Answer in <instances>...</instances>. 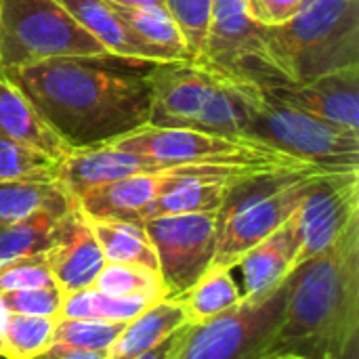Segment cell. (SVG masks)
Returning <instances> with one entry per match:
<instances>
[{"mask_svg":"<svg viewBox=\"0 0 359 359\" xmlns=\"http://www.w3.org/2000/svg\"><path fill=\"white\" fill-rule=\"evenodd\" d=\"M160 61L114 53L57 57L2 69L72 147L111 143L145 124L151 109V69Z\"/></svg>","mask_w":359,"mask_h":359,"instance_id":"6da1fadb","label":"cell"},{"mask_svg":"<svg viewBox=\"0 0 359 359\" xmlns=\"http://www.w3.org/2000/svg\"><path fill=\"white\" fill-rule=\"evenodd\" d=\"M359 332V221L292 269L271 353L349 359Z\"/></svg>","mask_w":359,"mask_h":359,"instance_id":"7a4b0ae2","label":"cell"},{"mask_svg":"<svg viewBox=\"0 0 359 359\" xmlns=\"http://www.w3.org/2000/svg\"><path fill=\"white\" fill-rule=\"evenodd\" d=\"M263 44L290 84L359 65V0H305L288 21L263 25Z\"/></svg>","mask_w":359,"mask_h":359,"instance_id":"3957f363","label":"cell"},{"mask_svg":"<svg viewBox=\"0 0 359 359\" xmlns=\"http://www.w3.org/2000/svg\"><path fill=\"white\" fill-rule=\"evenodd\" d=\"M107 53L57 0H0V72Z\"/></svg>","mask_w":359,"mask_h":359,"instance_id":"277c9868","label":"cell"},{"mask_svg":"<svg viewBox=\"0 0 359 359\" xmlns=\"http://www.w3.org/2000/svg\"><path fill=\"white\" fill-rule=\"evenodd\" d=\"M242 139L326 170H359V135L284 105L265 88Z\"/></svg>","mask_w":359,"mask_h":359,"instance_id":"5b68a950","label":"cell"},{"mask_svg":"<svg viewBox=\"0 0 359 359\" xmlns=\"http://www.w3.org/2000/svg\"><path fill=\"white\" fill-rule=\"evenodd\" d=\"M109 145L149 158L164 168L177 166H290L297 162L271 147L248 139H233L210 135L196 128H158L141 126L124 137L114 139Z\"/></svg>","mask_w":359,"mask_h":359,"instance_id":"8992f818","label":"cell"},{"mask_svg":"<svg viewBox=\"0 0 359 359\" xmlns=\"http://www.w3.org/2000/svg\"><path fill=\"white\" fill-rule=\"evenodd\" d=\"M290 276L263 297L244 299L231 311L189 326L172 359H263L278 334Z\"/></svg>","mask_w":359,"mask_h":359,"instance_id":"52a82bcc","label":"cell"},{"mask_svg":"<svg viewBox=\"0 0 359 359\" xmlns=\"http://www.w3.org/2000/svg\"><path fill=\"white\" fill-rule=\"evenodd\" d=\"M320 175H307L284 187L259 191L257 196L227 198L217 215V252L212 267L229 271L238 267L246 250L292 219Z\"/></svg>","mask_w":359,"mask_h":359,"instance_id":"ba28073f","label":"cell"},{"mask_svg":"<svg viewBox=\"0 0 359 359\" xmlns=\"http://www.w3.org/2000/svg\"><path fill=\"white\" fill-rule=\"evenodd\" d=\"M196 63L261 88L286 84L265 50L263 25L248 15L244 0H212L206 44Z\"/></svg>","mask_w":359,"mask_h":359,"instance_id":"9c48e42d","label":"cell"},{"mask_svg":"<svg viewBox=\"0 0 359 359\" xmlns=\"http://www.w3.org/2000/svg\"><path fill=\"white\" fill-rule=\"evenodd\" d=\"M217 215L194 212L143 221L158 257L166 299H181L210 267L217 252Z\"/></svg>","mask_w":359,"mask_h":359,"instance_id":"30bf717a","label":"cell"},{"mask_svg":"<svg viewBox=\"0 0 359 359\" xmlns=\"http://www.w3.org/2000/svg\"><path fill=\"white\" fill-rule=\"evenodd\" d=\"M359 221V170L322 172L294 212L299 236L297 265L330 248Z\"/></svg>","mask_w":359,"mask_h":359,"instance_id":"8fae6325","label":"cell"},{"mask_svg":"<svg viewBox=\"0 0 359 359\" xmlns=\"http://www.w3.org/2000/svg\"><path fill=\"white\" fill-rule=\"evenodd\" d=\"M221 72L196 61H160L151 69L149 126L194 128Z\"/></svg>","mask_w":359,"mask_h":359,"instance_id":"7c38bea8","label":"cell"},{"mask_svg":"<svg viewBox=\"0 0 359 359\" xmlns=\"http://www.w3.org/2000/svg\"><path fill=\"white\" fill-rule=\"evenodd\" d=\"M265 93L284 105L359 135V65L301 84L271 86Z\"/></svg>","mask_w":359,"mask_h":359,"instance_id":"4fadbf2b","label":"cell"},{"mask_svg":"<svg viewBox=\"0 0 359 359\" xmlns=\"http://www.w3.org/2000/svg\"><path fill=\"white\" fill-rule=\"evenodd\" d=\"M46 261L53 282L63 294L90 288L103 269V252L78 204L59 219L53 244L46 250Z\"/></svg>","mask_w":359,"mask_h":359,"instance_id":"5bb4252c","label":"cell"},{"mask_svg":"<svg viewBox=\"0 0 359 359\" xmlns=\"http://www.w3.org/2000/svg\"><path fill=\"white\" fill-rule=\"evenodd\" d=\"M164 170L168 168L149 158L118 149L109 143H101L72 149L69 156L59 162L57 181L76 200L80 194L97 185H105L133 175H158Z\"/></svg>","mask_w":359,"mask_h":359,"instance_id":"9a60e30c","label":"cell"},{"mask_svg":"<svg viewBox=\"0 0 359 359\" xmlns=\"http://www.w3.org/2000/svg\"><path fill=\"white\" fill-rule=\"evenodd\" d=\"M168 170L158 175H133L86 189L76 198L86 219H114L139 223L141 212L162 194Z\"/></svg>","mask_w":359,"mask_h":359,"instance_id":"2e32d148","label":"cell"},{"mask_svg":"<svg viewBox=\"0 0 359 359\" xmlns=\"http://www.w3.org/2000/svg\"><path fill=\"white\" fill-rule=\"evenodd\" d=\"M0 135L55 162L65 160L72 151L34 103L4 76H0Z\"/></svg>","mask_w":359,"mask_h":359,"instance_id":"e0dca14e","label":"cell"},{"mask_svg":"<svg viewBox=\"0 0 359 359\" xmlns=\"http://www.w3.org/2000/svg\"><path fill=\"white\" fill-rule=\"evenodd\" d=\"M299 255V236L294 215L271 236L244 252L238 267L244 276V299L263 297L278 288L294 269Z\"/></svg>","mask_w":359,"mask_h":359,"instance_id":"ac0fdd59","label":"cell"},{"mask_svg":"<svg viewBox=\"0 0 359 359\" xmlns=\"http://www.w3.org/2000/svg\"><path fill=\"white\" fill-rule=\"evenodd\" d=\"M261 99V86L221 74L194 128L210 135L242 139Z\"/></svg>","mask_w":359,"mask_h":359,"instance_id":"d6986e66","label":"cell"},{"mask_svg":"<svg viewBox=\"0 0 359 359\" xmlns=\"http://www.w3.org/2000/svg\"><path fill=\"white\" fill-rule=\"evenodd\" d=\"M187 326V318L179 299H162L143 313L124 324L122 332L107 349V359H135Z\"/></svg>","mask_w":359,"mask_h":359,"instance_id":"ffe728a7","label":"cell"},{"mask_svg":"<svg viewBox=\"0 0 359 359\" xmlns=\"http://www.w3.org/2000/svg\"><path fill=\"white\" fill-rule=\"evenodd\" d=\"M107 53L145 61H164L158 50L143 44L105 0H57Z\"/></svg>","mask_w":359,"mask_h":359,"instance_id":"44dd1931","label":"cell"},{"mask_svg":"<svg viewBox=\"0 0 359 359\" xmlns=\"http://www.w3.org/2000/svg\"><path fill=\"white\" fill-rule=\"evenodd\" d=\"M74 206L76 200L59 181H0V227L40 210L67 212Z\"/></svg>","mask_w":359,"mask_h":359,"instance_id":"7402d4cb","label":"cell"},{"mask_svg":"<svg viewBox=\"0 0 359 359\" xmlns=\"http://www.w3.org/2000/svg\"><path fill=\"white\" fill-rule=\"evenodd\" d=\"M105 263H126L158 271V257L143 223L88 219Z\"/></svg>","mask_w":359,"mask_h":359,"instance_id":"603a6c76","label":"cell"},{"mask_svg":"<svg viewBox=\"0 0 359 359\" xmlns=\"http://www.w3.org/2000/svg\"><path fill=\"white\" fill-rule=\"evenodd\" d=\"M118 19L147 46L158 50L164 61H191L187 44L183 40L181 29L172 21V17L162 6H141V8H124L114 6Z\"/></svg>","mask_w":359,"mask_h":359,"instance_id":"cb8c5ba5","label":"cell"},{"mask_svg":"<svg viewBox=\"0 0 359 359\" xmlns=\"http://www.w3.org/2000/svg\"><path fill=\"white\" fill-rule=\"evenodd\" d=\"M189 326L210 322L242 303V290L229 269L210 267L181 299Z\"/></svg>","mask_w":359,"mask_h":359,"instance_id":"d4e9b609","label":"cell"},{"mask_svg":"<svg viewBox=\"0 0 359 359\" xmlns=\"http://www.w3.org/2000/svg\"><path fill=\"white\" fill-rule=\"evenodd\" d=\"M158 301L143 297H111L97 288H82L63 297L59 318L93 322H130Z\"/></svg>","mask_w":359,"mask_h":359,"instance_id":"484cf974","label":"cell"},{"mask_svg":"<svg viewBox=\"0 0 359 359\" xmlns=\"http://www.w3.org/2000/svg\"><path fill=\"white\" fill-rule=\"evenodd\" d=\"M63 215L65 212L40 210L23 221L0 227V267L17 259L46 252L53 244L57 223Z\"/></svg>","mask_w":359,"mask_h":359,"instance_id":"4316f807","label":"cell"},{"mask_svg":"<svg viewBox=\"0 0 359 359\" xmlns=\"http://www.w3.org/2000/svg\"><path fill=\"white\" fill-rule=\"evenodd\" d=\"M122 322L59 318L48 349L38 359H55L69 351H107L122 332Z\"/></svg>","mask_w":359,"mask_h":359,"instance_id":"83f0119b","label":"cell"},{"mask_svg":"<svg viewBox=\"0 0 359 359\" xmlns=\"http://www.w3.org/2000/svg\"><path fill=\"white\" fill-rule=\"evenodd\" d=\"M59 318H40V316H21L11 313L4 341L2 358L4 359H38L50 345L53 332Z\"/></svg>","mask_w":359,"mask_h":359,"instance_id":"f1b7e54d","label":"cell"},{"mask_svg":"<svg viewBox=\"0 0 359 359\" xmlns=\"http://www.w3.org/2000/svg\"><path fill=\"white\" fill-rule=\"evenodd\" d=\"M93 288L111 297H143L154 301L166 299L158 271L126 263H105Z\"/></svg>","mask_w":359,"mask_h":359,"instance_id":"f546056e","label":"cell"},{"mask_svg":"<svg viewBox=\"0 0 359 359\" xmlns=\"http://www.w3.org/2000/svg\"><path fill=\"white\" fill-rule=\"evenodd\" d=\"M59 162L0 135V181H57Z\"/></svg>","mask_w":359,"mask_h":359,"instance_id":"4dcf8cb0","label":"cell"},{"mask_svg":"<svg viewBox=\"0 0 359 359\" xmlns=\"http://www.w3.org/2000/svg\"><path fill=\"white\" fill-rule=\"evenodd\" d=\"M164 8L181 29L191 61H200L210 25L212 0H164Z\"/></svg>","mask_w":359,"mask_h":359,"instance_id":"1f68e13d","label":"cell"},{"mask_svg":"<svg viewBox=\"0 0 359 359\" xmlns=\"http://www.w3.org/2000/svg\"><path fill=\"white\" fill-rule=\"evenodd\" d=\"M53 276L48 269L46 252L25 257L11 261L0 267V294L6 292H19V290H29V288H42L50 286Z\"/></svg>","mask_w":359,"mask_h":359,"instance_id":"d6a6232c","label":"cell"},{"mask_svg":"<svg viewBox=\"0 0 359 359\" xmlns=\"http://www.w3.org/2000/svg\"><path fill=\"white\" fill-rule=\"evenodd\" d=\"M63 292L57 284L42 286V288H29L19 292H6L0 294L4 307L11 313L21 316H40V318H59Z\"/></svg>","mask_w":359,"mask_h":359,"instance_id":"836d02e7","label":"cell"},{"mask_svg":"<svg viewBox=\"0 0 359 359\" xmlns=\"http://www.w3.org/2000/svg\"><path fill=\"white\" fill-rule=\"evenodd\" d=\"M305 0H244L248 15L259 25H280L294 17Z\"/></svg>","mask_w":359,"mask_h":359,"instance_id":"e575fe53","label":"cell"},{"mask_svg":"<svg viewBox=\"0 0 359 359\" xmlns=\"http://www.w3.org/2000/svg\"><path fill=\"white\" fill-rule=\"evenodd\" d=\"M187 328H189V324L183 326V328H179L175 334H170V337H168L166 341H162L156 349H151V351H147V353H143V355H139V358L135 359H172L175 351H177L179 345H181V341L185 339Z\"/></svg>","mask_w":359,"mask_h":359,"instance_id":"d590c367","label":"cell"},{"mask_svg":"<svg viewBox=\"0 0 359 359\" xmlns=\"http://www.w3.org/2000/svg\"><path fill=\"white\" fill-rule=\"evenodd\" d=\"M107 4L114 6H124V8H141V6H162L164 8V0H105Z\"/></svg>","mask_w":359,"mask_h":359,"instance_id":"8d00e7d4","label":"cell"},{"mask_svg":"<svg viewBox=\"0 0 359 359\" xmlns=\"http://www.w3.org/2000/svg\"><path fill=\"white\" fill-rule=\"evenodd\" d=\"M55 359H107V351H69Z\"/></svg>","mask_w":359,"mask_h":359,"instance_id":"74e56055","label":"cell"},{"mask_svg":"<svg viewBox=\"0 0 359 359\" xmlns=\"http://www.w3.org/2000/svg\"><path fill=\"white\" fill-rule=\"evenodd\" d=\"M8 316H11V311L4 307V303L0 299V358H2V341H4V328H6Z\"/></svg>","mask_w":359,"mask_h":359,"instance_id":"f35d334b","label":"cell"},{"mask_svg":"<svg viewBox=\"0 0 359 359\" xmlns=\"http://www.w3.org/2000/svg\"><path fill=\"white\" fill-rule=\"evenodd\" d=\"M263 359H307V358H303V355H294V353H269V355H265Z\"/></svg>","mask_w":359,"mask_h":359,"instance_id":"ab89813d","label":"cell"},{"mask_svg":"<svg viewBox=\"0 0 359 359\" xmlns=\"http://www.w3.org/2000/svg\"><path fill=\"white\" fill-rule=\"evenodd\" d=\"M0 359H4V358H0Z\"/></svg>","mask_w":359,"mask_h":359,"instance_id":"60d3db41","label":"cell"}]
</instances>
